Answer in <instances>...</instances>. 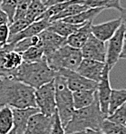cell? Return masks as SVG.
<instances>
[{"instance_id": "obj_1", "label": "cell", "mask_w": 126, "mask_h": 134, "mask_svg": "<svg viewBox=\"0 0 126 134\" xmlns=\"http://www.w3.org/2000/svg\"><path fill=\"white\" fill-rule=\"evenodd\" d=\"M27 109L36 107L35 89L14 78L0 77V107Z\"/></svg>"}, {"instance_id": "obj_2", "label": "cell", "mask_w": 126, "mask_h": 134, "mask_svg": "<svg viewBox=\"0 0 126 134\" xmlns=\"http://www.w3.org/2000/svg\"><path fill=\"white\" fill-rule=\"evenodd\" d=\"M107 116L101 111L98 97L91 105L79 110H74L72 119L64 127L66 133L84 132L86 130L101 131L102 123Z\"/></svg>"}, {"instance_id": "obj_3", "label": "cell", "mask_w": 126, "mask_h": 134, "mask_svg": "<svg viewBox=\"0 0 126 134\" xmlns=\"http://www.w3.org/2000/svg\"><path fill=\"white\" fill-rule=\"evenodd\" d=\"M56 76V72L49 67L46 57L37 63L23 62L14 74V79L38 89L44 84L52 82Z\"/></svg>"}, {"instance_id": "obj_4", "label": "cell", "mask_w": 126, "mask_h": 134, "mask_svg": "<svg viewBox=\"0 0 126 134\" xmlns=\"http://www.w3.org/2000/svg\"><path fill=\"white\" fill-rule=\"evenodd\" d=\"M54 82L56 87V110L61 123L64 128L71 121L74 111L73 92L67 87L65 79L58 72H56Z\"/></svg>"}, {"instance_id": "obj_5", "label": "cell", "mask_w": 126, "mask_h": 134, "mask_svg": "<svg viewBox=\"0 0 126 134\" xmlns=\"http://www.w3.org/2000/svg\"><path fill=\"white\" fill-rule=\"evenodd\" d=\"M46 60L49 67L54 72L64 69L77 71L83 60V55L80 49L74 48L66 44L52 54L46 57Z\"/></svg>"}, {"instance_id": "obj_6", "label": "cell", "mask_w": 126, "mask_h": 134, "mask_svg": "<svg viewBox=\"0 0 126 134\" xmlns=\"http://www.w3.org/2000/svg\"><path fill=\"white\" fill-rule=\"evenodd\" d=\"M35 103L39 111L46 116H54L56 110V87L54 80L35 90Z\"/></svg>"}, {"instance_id": "obj_7", "label": "cell", "mask_w": 126, "mask_h": 134, "mask_svg": "<svg viewBox=\"0 0 126 134\" xmlns=\"http://www.w3.org/2000/svg\"><path fill=\"white\" fill-rule=\"evenodd\" d=\"M24 62L22 55L13 51L12 44L0 47V77L13 78L15 71Z\"/></svg>"}, {"instance_id": "obj_8", "label": "cell", "mask_w": 126, "mask_h": 134, "mask_svg": "<svg viewBox=\"0 0 126 134\" xmlns=\"http://www.w3.org/2000/svg\"><path fill=\"white\" fill-rule=\"evenodd\" d=\"M124 39V29L123 25H121L114 35L108 41V45L106 46L105 64L110 70H112L120 60V54L123 51Z\"/></svg>"}, {"instance_id": "obj_9", "label": "cell", "mask_w": 126, "mask_h": 134, "mask_svg": "<svg viewBox=\"0 0 126 134\" xmlns=\"http://www.w3.org/2000/svg\"><path fill=\"white\" fill-rule=\"evenodd\" d=\"M56 72H58L59 74H61L63 77L65 79L67 87L72 92L83 90L97 89V82L84 77L80 74H78L76 71L64 69V70H60Z\"/></svg>"}, {"instance_id": "obj_10", "label": "cell", "mask_w": 126, "mask_h": 134, "mask_svg": "<svg viewBox=\"0 0 126 134\" xmlns=\"http://www.w3.org/2000/svg\"><path fill=\"white\" fill-rule=\"evenodd\" d=\"M83 59L98 61L105 63L106 59V45L105 43L96 38L92 34L90 35L87 42L80 49Z\"/></svg>"}, {"instance_id": "obj_11", "label": "cell", "mask_w": 126, "mask_h": 134, "mask_svg": "<svg viewBox=\"0 0 126 134\" xmlns=\"http://www.w3.org/2000/svg\"><path fill=\"white\" fill-rule=\"evenodd\" d=\"M54 122V116H46L40 111L30 117L24 134H51Z\"/></svg>"}, {"instance_id": "obj_12", "label": "cell", "mask_w": 126, "mask_h": 134, "mask_svg": "<svg viewBox=\"0 0 126 134\" xmlns=\"http://www.w3.org/2000/svg\"><path fill=\"white\" fill-rule=\"evenodd\" d=\"M39 43L45 53V57L49 56L57 51L59 48L66 44V38L58 35L57 34L49 31L48 29L44 30L38 35Z\"/></svg>"}, {"instance_id": "obj_13", "label": "cell", "mask_w": 126, "mask_h": 134, "mask_svg": "<svg viewBox=\"0 0 126 134\" xmlns=\"http://www.w3.org/2000/svg\"><path fill=\"white\" fill-rule=\"evenodd\" d=\"M110 72L111 70L105 64L103 76L97 85V97L100 108L106 116H108V111H109L110 96L112 92L111 82H110Z\"/></svg>"}, {"instance_id": "obj_14", "label": "cell", "mask_w": 126, "mask_h": 134, "mask_svg": "<svg viewBox=\"0 0 126 134\" xmlns=\"http://www.w3.org/2000/svg\"><path fill=\"white\" fill-rule=\"evenodd\" d=\"M104 68H105V63L90 60V59H83L76 72L84 77L98 83L102 79Z\"/></svg>"}, {"instance_id": "obj_15", "label": "cell", "mask_w": 126, "mask_h": 134, "mask_svg": "<svg viewBox=\"0 0 126 134\" xmlns=\"http://www.w3.org/2000/svg\"><path fill=\"white\" fill-rule=\"evenodd\" d=\"M122 25L121 18H115L113 20L107 21L98 25L92 24L91 30L92 35L96 37L99 40L103 42H108L112 37L114 35L116 31L119 29V27Z\"/></svg>"}, {"instance_id": "obj_16", "label": "cell", "mask_w": 126, "mask_h": 134, "mask_svg": "<svg viewBox=\"0 0 126 134\" xmlns=\"http://www.w3.org/2000/svg\"><path fill=\"white\" fill-rule=\"evenodd\" d=\"M37 112H39V109L37 107L27 108V109H13L14 123L9 134L25 133L30 117Z\"/></svg>"}, {"instance_id": "obj_17", "label": "cell", "mask_w": 126, "mask_h": 134, "mask_svg": "<svg viewBox=\"0 0 126 134\" xmlns=\"http://www.w3.org/2000/svg\"><path fill=\"white\" fill-rule=\"evenodd\" d=\"M50 20L49 19H41L33 22L32 24L26 26L23 31L13 36H9L7 44H15L18 41L22 40L25 38H29L35 35H38L40 33H42L44 30L47 29V27L50 25Z\"/></svg>"}, {"instance_id": "obj_18", "label": "cell", "mask_w": 126, "mask_h": 134, "mask_svg": "<svg viewBox=\"0 0 126 134\" xmlns=\"http://www.w3.org/2000/svg\"><path fill=\"white\" fill-rule=\"evenodd\" d=\"M92 22H88L78 28L74 34L66 38V44L76 49L82 48L92 35Z\"/></svg>"}, {"instance_id": "obj_19", "label": "cell", "mask_w": 126, "mask_h": 134, "mask_svg": "<svg viewBox=\"0 0 126 134\" xmlns=\"http://www.w3.org/2000/svg\"><path fill=\"white\" fill-rule=\"evenodd\" d=\"M97 97V89L83 90L73 92L74 110H79L91 105Z\"/></svg>"}, {"instance_id": "obj_20", "label": "cell", "mask_w": 126, "mask_h": 134, "mask_svg": "<svg viewBox=\"0 0 126 134\" xmlns=\"http://www.w3.org/2000/svg\"><path fill=\"white\" fill-rule=\"evenodd\" d=\"M82 25H74V24L65 22L64 20H56L54 22H51L47 29L49 31L57 34L60 36L67 38L72 34L75 32L78 28H80Z\"/></svg>"}, {"instance_id": "obj_21", "label": "cell", "mask_w": 126, "mask_h": 134, "mask_svg": "<svg viewBox=\"0 0 126 134\" xmlns=\"http://www.w3.org/2000/svg\"><path fill=\"white\" fill-rule=\"evenodd\" d=\"M103 10L104 9L103 8H88L81 12L78 15L66 17L62 20H64L65 22L70 24H74V25H84L88 22H92V20Z\"/></svg>"}, {"instance_id": "obj_22", "label": "cell", "mask_w": 126, "mask_h": 134, "mask_svg": "<svg viewBox=\"0 0 126 134\" xmlns=\"http://www.w3.org/2000/svg\"><path fill=\"white\" fill-rule=\"evenodd\" d=\"M13 109L7 106L0 107V134H9L13 128Z\"/></svg>"}, {"instance_id": "obj_23", "label": "cell", "mask_w": 126, "mask_h": 134, "mask_svg": "<svg viewBox=\"0 0 126 134\" xmlns=\"http://www.w3.org/2000/svg\"><path fill=\"white\" fill-rule=\"evenodd\" d=\"M83 2H84V0H76L74 3L68 5V7H66L65 9H64L61 13H59L58 15L52 17V18L50 19V22H54V21H56V20H62V19H64V18H66V17L74 16V15H78L81 12L88 9V7L84 5Z\"/></svg>"}, {"instance_id": "obj_24", "label": "cell", "mask_w": 126, "mask_h": 134, "mask_svg": "<svg viewBox=\"0 0 126 134\" xmlns=\"http://www.w3.org/2000/svg\"><path fill=\"white\" fill-rule=\"evenodd\" d=\"M83 4L88 8H113L119 11L123 8L121 5V0H84Z\"/></svg>"}, {"instance_id": "obj_25", "label": "cell", "mask_w": 126, "mask_h": 134, "mask_svg": "<svg viewBox=\"0 0 126 134\" xmlns=\"http://www.w3.org/2000/svg\"><path fill=\"white\" fill-rule=\"evenodd\" d=\"M47 9L46 4L42 0H33L27 10L26 15L25 18L28 21L29 24H32L33 22L36 21L38 17L44 13Z\"/></svg>"}, {"instance_id": "obj_26", "label": "cell", "mask_w": 126, "mask_h": 134, "mask_svg": "<svg viewBox=\"0 0 126 134\" xmlns=\"http://www.w3.org/2000/svg\"><path fill=\"white\" fill-rule=\"evenodd\" d=\"M126 102V89H112L109 102V111L108 115L112 114L117 108Z\"/></svg>"}, {"instance_id": "obj_27", "label": "cell", "mask_w": 126, "mask_h": 134, "mask_svg": "<svg viewBox=\"0 0 126 134\" xmlns=\"http://www.w3.org/2000/svg\"><path fill=\"white\" fill-rule=\"evenodd\" d=\"M22 58L24 62L26 63H37L42 61L45 58V53L42 46L40 44H36L31 46L27 49L22 54Z\"/></svg>"}, {"instance_id": "obj_28", "label": "cell", "mask_w": 126, "mask_h": 134, "mask_svg": "<svg viewBox=\"0 0 126 134\" xmlns=\"http://www.w3.org/2000/svg\"><path fill=\"white\" fill-rule=\"evenodd\" d=\"M100 131L103 134H126V126L113 122L106 118L102 123Z\"/></svg>"}, {"instance_id": "obj_29", "label": "cell", "mask_w": 126, "mask_h": 134, "mask_svg": "<svg viewBox=\"0 0 126 134\" xmlns=\"http://www.w3.org/2000/svg\"><path fill=\"white\" fill-rule=\"evenodd\" d=\"M38 43H39L38 35L29 37V38L22 39V40L15 43V44H12V45H13V51L22 54L24 52H25V51L28 48H30L31 46L38 44Z\"/></svg>"}, {"instance_id": "obj_30", "label": "cell", "mask_w": 126, "mask_h": 134, "mask_svg": "<svg viewBox=\"0 0 126 134\" xmlns=\"http://www.w3.org/2000/svg\"><path fill=\"white\" fill-rule=\"evenodd\" d=\"M107 119L113 122L126 126V102L117 108L112 114L108 115Z\"/></svg>"}, {"instance_id": "obj_31", "label": "cell", "mask_w": 126, "mask_h": 134, "mask_svg": "<svg viewBox=\"0 0 126 134\" xmlns=\"http://www.w3.org/2000/svg\"><path fill=\"white\" fill-rule=\"evenodd\" d=\"M33 0H18L17 7L15 9V13L14 15V20H19V19H24L26 15L27 10L30 7Z\"/></svg>"}, {"instance_id": "obj_32", "label": "cell", "mask_w": 126, "mask_h": 134, "mask_svg": "<svg viewBox=\"0 0 126 134\" xmlns=\"http://www.w3.org/2000/svg\"><path fill=\"white\" fill-rule=\"evenodd\" d=\"M17 3H18V0H2V5L0 8L3 11H5L7 15H8L10 24L14 20V15L15 13Z\"/></svg>"}, {"instance_id": "obj_33", "label": "cell", "mask_w": 126, "mask_h": 134, "mask_svg": "<svg viewBox=\"0 0 126 134\" xmlns=\"http://www.w3.org/2000/svg\"><path fill=\"white\" fill-rule=\"evenodd\" d=\"M30 24L28 23V21L25 18L13 21L11 24H9V33H10L9 36H13V35L20 33L21 31H23Z\"/></svg>"}, {"instance_id": "obj_34", "label": "cell", "mask_w": 126, "mask_h": 134, "mask_svg": "<svg viewBox=\"0 0 126 134\" xmlns=\"http://www.w3.org/2000/svg\"><path fill=\"white\" fill-rule=\"evenodd\" d=\"M9 35V25H0V47L7 44Z\"/></svg>"}, {"instance_id": "obj_35", "label": "cell", "mask_w": 126, "mask_h": 134, "mask_svg": "<svg viewBox=\"0 0 126 134\" xmlns=\"http://www.w3.org/2000/svg\"><path fill=\"white\" fill-rule=\"evenodd\" d=\"M51 134H65V131H64V128L63 127L62 123L60 121L57 111L54 114V125H53Z\"/></svg>"}, {"instance_id": "obj_36", "label": "cell", "mask_w": 126, "mask_h": 134, "mask_svg": "<svg viewBox=\"0 0 126 134\" xmlns=\"http://www.w3.org/2000/svg\"><path fill=\"white\" fill-rule=\"evenodd\" d=\"M10 21H9V17L7 15L5 11H3L0 8V25H9Z\"/></svg>"}, {"instance_id": "obj_37", "label": "cell", "mask_w": 126, "mask_h": 134, "mask_svg": "<svg viewBox=\"0 0 126 134\" xmlns=\"http://www.w3.org/2000/svg\"><path fill=\"white\" fill-rule=\"evenodd\" d=\"M120 18H121L123 29H124V36L126 38V8H123L120 11Z\"/></svg>"}, {"instance_id": "obj_38", "label": "cell", "mask_w": 126, "mask_h": 134, "mask_svg": "<svg viewBox=\"0 0 126 134\" xmlns=\"http://www.w3.org/2000/svg\"><path fill=\"white\" fill-rule=\"evenodd\" d=\"M72 0H46L45 2L46 4V7H49L51 5H56V4H60V3H66V2H70Z\"/></svg>"}, {"instance_id": "obj_39", "label": "cell", "mask_w": 126, "mask_h": 134, "mask_svg": "<svg viewBox=\"0 0 126 134\" xmlns=\"http://www.w3.org/2000/svg\"><path fill=\"white\" fill-rule=\"evenodd\" d=\"M120 59H123V60H126V38L124 39V43H123V51H122L121 54H120Z\"/></svg>"}, {"instance_id": "obj_40", "label": "cell", "mask_w": 126, "mask_h": 134, "mask_svg": "<svg viewBox=\"0 0 126 134\" xmlns=\"http://www.w3.org/2000/svg\"><path fill=\"white\" fill-rule=\"evenodd\" d=\"M84 134H102L101 131H94V130H86L84 132Z\"/></svg>"}, {"instance_id": "obj_41", "label": "cell", "mask_w": 126, "mask_h": 134, "mask_svg": "<svg viewBox=\"0 0 126 134\" xmlns=\"http://www.w3.org/2000/svg\"><path fill=\"white\" fill-rule=\"evenodd\" d=\"M65 134H84V132H72V133H66Z\"/></svg>"}, {"instance_id": "obj_42", "label": "cell", "mask_w": 126, "mask_h": 134, "mask_svg": "<svg viewBox=\"0 0 126 134\" xmlns=\"http://www.w3.org/2000/svg\"><path fill=\"white\" fill-rule=\"evenodd\" d=\"M1 5H2V0H0V7H1Z\"/></svg>"}, {"instance_id": "obj_43", "label": "cell", "mask_w": 126, "mask_h": 134, "mask_svg": "<svg viewBox=\"0 0 126 134\" xmlns=\"http://www.w3.org/2000/svg\"><path fill=\"white\" fill-rule=\"evenodd\" d=\"M42 1H43V2H44V3H45V2H46V0H42Z\"/></svg>"}, {"instance_id": "obj_44", "label": "cell", "mask_w": 126, "mask_h": 134, "mask_svg": "<svg viewBox=\"0 0 126 134\" xmlns=\"http://www.w3.org/2000/svg\"><path fill=\"white\" fill-rule=\"evenodd\" d=\"M101 133H102V132H101ZM102 134H103V133H102Z\"/></svg>"}]
</instances>
